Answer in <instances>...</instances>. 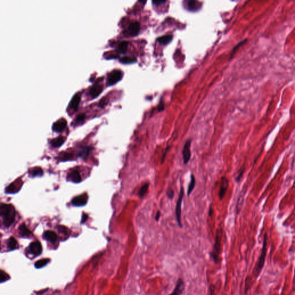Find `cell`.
I'll return each mask as SVG.
<instances>
[{
	"label": "cell",
	"mask_w": 295,
	"mask_h": 295,
	"mask_svg": "<svg viewBox=\"0 0 295 295\" xmlns=\"http://www.w3.org/2000/svg\"><path fill=\"white\" fill-rule=\"evenodd\" d=\"M268 235L266 233H265L264 236V240H263V245H262V249L261 251V254L259 257L258 259V261L256 262V264L255 265L254 269H253L252 274L250 277H247L245 280V293H247L249 291L250 287L253 285V279L257 280V278L259 277L260 275L262 269L264 267V263L266 261V253H267V245H268Z\"/></svg>",
	"instance_id": "1"
},
{
	"label": "cell",
	"mask_w": 295,
	"mask_h": 295,
	"mask_svg": "<svg viewBox=\"0 0 295 295\" xmlns=\"http://www.w3.org/2000/svg\"><path fill=\"white\" fill-rule=\"evenodd\" d=\"M222 234V229L221 228L216 230L215 243L211 253H209L210 258L216 264H219L221 262L220 255L221 253Z\"/></svg>",
	"instance_id": "2"
},
{
	"label": "cell",
	"mask_w": 295,
	"mask_h": 295,
	"mask_svg": "<svg viewBox=\"0 0 295 295\" xmlns=\"http://www.w3.org/2000/svg\"><path fill=\"white\" fill-rule=\"evenodd\" d=\"M184 188L182 186H181L179 198L176 202V209H175L176 221L180 228H182L183 226L182 223V201L184 198Z\"/></svg>",
	"instance_id": "3"
},
{
	"label": "cell",
	"mask_w": 295,
	"mask_h": 295,
	"mask_svg": "<svg viewBox=\"0 0 295 295\" xmlns=\"http://www.w3.org/2000/svg\"><path fill=\"white\" fill-rule=\"evenodd\" d=\"M192 140L188 139L183 146L182 150V156L183 160V164L185 165L188 164V163L190 161L192 157V152H191V145H192Z\"/></svg>",
	"instance_id": "4"
},
{
	"label": "cell",
	"mask_w": 295,
	"mask_h": 295,
	"mask_svg": "<svg viewBox=\"0 0 295 295\" xmlns=\"http://www.w3.org/2000/svg\"><path fill=\"white\" fill-rule=\"evenodd\" d=\"M122 72L120 70L115 69L111 71L108 76L107 85L111 86L115 84L122 79Z\"/></svg>",
	"instance_id": "5"
},
{
	"label": "cell",
	"mask_w": 295,
	"mask_h": 295,
	"mask_svg": "<svg viewBox=\"0 0 295 295\" xmlns=\"http://www.w3.org/2000/svg\"><path fill=\"white\" fill-rule=\"evenodd\" d=\"M229 187V180L226 176L221 178V185L219 190V197L220 201H222L226 194L228 188Z\"/></svg>",
	"instance_id": "6"
},
{
	"label": "cell",
	"mask_w": 295,
	"mask_h": 295,
	"mask_svg": "<svg viewBox=\"0 0 295 295\" xmlns=\"http://www.w3.org/2000/svg\"><path fill=\"white\" fill-rule=\"evenodd\" d=\"M140 30V24L137 21H134L130 24L126 31L125 32L127 35L131 36H136L138 34Z\"/></svg>",
	"instance_id": "7"
},
{
	"label": "cell",
	"mask_w": 295,
	"mask_h": 295,
	"mask_svg": "<svg viewBox=\"0 0 295 295\" xmlns=\"http://www.w3.org/2000/svg\"><path fill=\"white\" fill-rule=\"evenodd\" d=\"M23 184V182L21 180V179H18L17 180L12 183L11 184H9L7 188L5 189V192L6 193H16L17 192H19L20 189L21 188Z\"/></svg>",
	"instance_id": "8"
},
{
	"label": "cell",
	"mask_w": 295,
	"mask_h": 295,
	"mask_svg": "<svg viewBox=\"0 0 295 295\" xmlns=\"http://www.w3.org/2000/svg\"><path fill=\"white\" fill-rule=\"evenodd\" d=\"M185 289V283L183 280L181 278H179L176 281L175 287L173 290V292L169 295H181L184 291Z\"/></svg>",
	"instance_id": "9"
},
{
	"label": "cell",
	"mask_w": 295,
	"mask_h": 295,
	"mask_svg": "<svg viewBox=\"0 0 295 295\" xmlns=\"http://www.w3.org/2000/svg\"><path fill=\"white\" fill-rule=\"evenodd\" d=\"M15 212V209L12 205L2 204L0 205V216L3 217Z\"/></svg>",
	"instance_id": "10"
},
{
	"label": "cell",
	"mask_w": 295,
	"mask_h": 295,
	"mask_svg": "<svg viewBox=\"0 0 295 295\" xmlns=\"http://www.w3.org/2000/svg\"><path fill=\"white\" fill-rule=\"evenodd\" d=\"M87 201H88V196L86 194H84L74 197L72 199V202L74 206L80 207V206L85 205L86 203H87Z\"/></svg>",
	"instance_id": "11"
},
{
	"label": "cell",
	"mask_w": 295,
	"mask_h": 295,
	"mask_svg": "<svg viewBox=\"0 0 295 295\" xmlns=\"http://www.w3.org/2000/svg\"><path fill=\"white\" fill-rule=\"evenodd\" d=\"M29 250L32 254L35 255H39L42 251V247L39 241H34L30 244L29 247Z\"/></svg>",
	"instance_id": "12"
},
{
	"label": "cell",
	"mask_w": 295,
	"mask_h": 295,
	"mask_svg": "<svg viewBox=\"0 0 295 295\" xmlns=\"http://www.w3.org/2000/svg\"><path fill=\"white\" fill-rule=\"evenodd\" d=\"M67 125V122L65 119H59L55 122L53 126V130L55 132H61L65 129Z\"/></svg>",
	"instance_id": "13"
},
{
	"label": "cell",
	"mask_w": 295,
	"mask_h": 295,
	"mask_svg": "<svg viewBox=\"0 0 295 295\" xmlns=\"http://www.w3.org/2000/svg\"><path fill=\"white\" fill-rule=\"evenodd\" d=\"M103 90L102 85L97 84L93 85L89 90V94L93 98H97L102 93Z\"/></svg>",
	"instance_id": "14"
},
{
	"label": "cell",
	"mask_w": 295,
	"mask_h": 295,
	"mask_svg": "<svg viewBox=\"0 0 295 295\" xmlns=\"http://www.w3.org/2000/svg\"><path fill=\"white\" fill-rule=\"evenodd\" d=\"M201 6V4L197 1H187L186 8L190 11L195 12L199 10Z\"/></svg>",
	"instance_id": "15"
},
{
	"label": "cell",
	"mask_w": 295,
	"mask_h": 295,
	"mask_svg": "<svg viewBox=\"0 0 295 295\" xmlns=\"http://www.w3.org/2000/svg\"><path fill=\"white\" fill-rule=\"evenodd\" d=\"M81 100V96L80 93H77L74 95L71 100L70 103V107L73 109L74 110L76 111L78 109L79 106L80 104Z\"/></svg>",
	"instance_id": "16"
},
{
	"label": "cell",
	"mask_w": 295,
	"mask_h": 295,
	"mask_svg": "<svg viewBox=\"0 0 295 295\" xmlns=\"http://www.w3.org/2000/svg\"><path fill=\"white\" fill-rule=\"evenodd\" d=\"M68 178L74 183H79L81 180L80 173L77 170H73L69 173Z\"/></svg>",
	"instance_id": "17"
},
{
	"label": "cell",
	"mask_w": 295,
	"mask_h": 295,
	"mask_svg": "<svg viewBox=\"0 0 295 295\" xmlns=\"http://www.w3.org/2000/svg\"><path fill=\"white\" fill-rule=\"evenodd\" d=\"M44 237L47 240L54 243L57 240V235L54 232V231H47L44 234Z\"/></svg>",
	"instance_id": "18"
},
{
	"label": "cell",
	"mask_w": 295,
	"mask_h": 295,
	"mask_svg": "<svg viewBox=\"0 0 295 295\" xmlns=\"http://www.w3.org/2000/svg\"><path fill=\"white\" fill-rule=\"evenodd\" d=\"M19 232L20 235L23 237H29L32 235V232L29 229H28V228L24 224H22L20 226Z\"/></svg>",
	"instance_id": "19"
},
{
	"label": "cell",
	"mask_w": 295,
	"mask_h": 295,
	"mask_svg": "<svg viewBox=\"0 0 295 295\" xmlns=\"http://www.w3.org/2000/svg\"><path fill=\"white\" fill-rule=\"evenodd\" d=\"M15 219V212L3 217V224L6 227L11 226Z\"/></svg>",
	"instance_id": "20"
},
{
	"label": "cell",
	"mask_w": 295,
	"mask_h": 295,
	"mask_svg": "<svg viewBox=\"0 0 295 295\" xmlns=\"http://www.w3.org/2000/svg\"><path fill=\"white\" fill-rule=\"evenodd\" d=\"M196 184V179L194 174H191L190 175V182L188 186V190H187V195L188 197L190 196L192 192L194 189Z\"/></svg>",
	"instance_id": "21"
},
{
	"label": "cell",
	"mask_w": 295,
	"mask_h": 295,
	"mask_svg": "<svg viewBox=\"0 0 295 295\" xmlns=\"http://www.w3.org/2000/svg\"><path fill=\"white\" fill-rule=\"evenodd\" d=\"M245 191H241L240 195H239V197L238 198V202H237V203H236V215H238L240 211V208H241V206L243 203V201H244V196H245Z\"/></svg>",
	"instance_id": "22"
},
{
	"label": "cell",
	"mask_w": 295,
	"mask_h": 295,
	"mask_svg": "<svg viewBox=\"0 0 295 295\" xmlns=\"http://www.w3.org/2000/svg\"><path fill=\"white\" fill-rule=\"evenodd\" d=\"M28 173L31 177H35V176H42L43 171L42 169L40 167H34V168L30 169Z\"/></svg>",
	"instance_id": "23"
},
{
	"label": "cell",
	"mask_w": 295,
	"mask_h": 295,
	"mask_svg": "<svg viewBox=\"0 0 295 295\" xmlns=\"http://www.w3.org/2000/svg\"><path fill=\"white\" fill-rule=\"evenodd\" d=\"M173 35H166L164 36H162L161 37H159L157 39V41L161 45H167L169 43L171 42V41L173 39Z\"/></svg>",
	"instance_id": "24"
},
{
	"label": "cell",
	"mask_w": 295,
	"mask_h": 295,
	"mask_svg": "<svg viewBox=\"0 0 295 295\" xmlns=\"http://www.w3.org/2000/svg\"><path fill=\"white\" fill-rule=\"evenodd\" d=\"M65 141V138L64 137H59L52 140L50 142V144L53 147L58 148V147L61 146L64 143Z\"/></svg>",
	"instance_id": "25"
},
{
	"label": "cell",
	"mask_w": 295,
	"mask_h": 295,
	"mask_svg": "<svg viewBox=\"0 0 295 295\" xmlns=\"http://www.w3.org/2000/svg\"><path fill=\"white\" fill-rule=\"evenodd\" d=\"M8 247L11 250H15L18 247V243L15 238L11 237L9 239L8 243Z\"/></svg>",
	"instance_id": "26"
},
{
	"label": "cell",
	"mask_w": 295,
	"mask_h": 295,
	"mask_svg": "<svg viewBox=\"0 0 295 295\" xmlns=\"http://www.w3.org/2000/svg\"><path fill=\"white\" fill-rule=\"evenodd\" d=\"M128 45H129L128 42L125 41V40L119 43V45H118V49H119V51L122 54L126 53Z\"/></svg>",
	"instance_id": "27"
},
{
	"label": "cell",
	"mask_w": 295,
	"mask_h": 295,
	"mask_svg": "<svg viewBox=\"0 0 295 295\" xmlns=\"http://www.w3.org/2000/svg\"><path fill=\"white\" fill-rule=\"evenodd\" d=\"M120 61L123 64H132V63L136 62L137 61V59L136 58L133 57H123L120 59Z\"/></svg>",
	"instance_id": "28"
},
{
	"label": "cell",
	"mask_w": 295,
	"mask_h": 295,
	"mask_svg": "<svg viewBox=\"0 0 295 295\" xmlns=\"http://www.w3.org/2000/svg\"><path fill=\"white\" fill-rule=\"evenodd\" d=\"M49 261H50V259H40L39 261H37L35 263V266L36 268H42V267L45 266V265L47 264Z\"/></svg>",
	"instance_id": "29"
},
{
	"label": "cell",
	"mask_w": 295,
	"mask_h": 295,
	"mask_svg": "<svg viewBox=\"0 0 295 295\" xmlns=\"http://www.w3.org/2000/svg\"><path fill=\"white\" fill-rule=\"evenodd\" d=\"M72 156V155L70 153L63 152L59 154L58 159L61 161H66V160H68L70 159H71Z\"/></svg>",
	"instance_id": "30"
},
{
	"label": "cell",
	"mask_w": 295,
	"mask_h": 295,
	"mask_svg": "<svg viewBox=\"0 0 295 295\" xmlns=\"http://www.w3.org/2000/svg\"><path fill=\"white\" fill-rule=\"evenodd\" d=\"M89 150H90L89 148L85 147L84 148L80 150V152L79 153V156L80 157H83V158L87 157L88 155V153L89 152Z\"/></svg>",
	"instance_id": "31"
},
{
	"label": "cell",
	"mask_w": 295,
	"mask_h": 295,
	"mask_svg": "<svg viewBox=\"0 0 295 295\" xmlns=\"http://www.w3.org/2000/svg\"><path fill=\"white\" fill-rule=\"evenodd\" d=\"M245 171V167L243 166V167L241 168V169L240 170V172L239 173L238 176H236V178H235V181H236V183H239V182L240 181L241 178H243V176L244 175Z\"/></svg>",
	"instance_id": "32"
},
{
	"label": "cell",
	"mask_w": 295,
	"mask_h": 295,
	"mask_svg": "<svg viewBox=\"0 0 295 295\" xmlns=\"http://www.w3.org/2000/svg\"><path fill=\"white\" fill-rule=\"evenodd\" d=\"M148 187H149V184L148 183H146V184H144L142 188H141L140 190V193H139V196H140L141 197H142L143 196L145 195L148 189Z\"/></svg>",
	"instance_id": "33"
},
{
	"label": "cell",
	"mask_w": 295,
	"mask_h": 295,
	"mask_svg": "<svg viewBox=\"0 0 295 295\" xmlns=\"http://www.w3.org/2000/svg\"><path fill=\"white\" fill-rule=\"evenodd\" d=\"M9 278V276L7 274L2 271H0V283H2L7 280H8Z\"/></svg>",
	"instance_id": "34"
},
{
	"label": "cell",
	"mask_w": 295,
	"mask_h": 295,
	"mask_svg": "<svg viewBox=\"0 0 295 295\" xmlns=\"http://www.w3.org/2000/svg\"><path fill=\"white\" fill-rule=\"evenodd\" d=\"M167 196L168 197L169 199H172L174 198V196H175V193L173 189L169 188V190L167 192Z\"/></svg>",
	"instance_id": "35"
},
{
	"label": "cell",
	"mask_w": 295,
	"mask_h": 295,
	"mask_svg": "<svg viewBox=\"0 0 295 295\" xmlns=\"http://www.w3.org/2000/svg\"><path fill=\"white\" fill-rule=\"evenodd\" d=\"M170 148V146H168L166 149L165 150V152L163 153V156H162V157H161V163H163L164 161L165 158L166 157V155H167V153L169 152V150Z\"/></svg>",
	"instance_id": "36"
},
{
	"label": "cell",
	"mask_w": 295,
	"mask_h": 295,
	"mask_svg": "<svg viewBox=\"0 0 295 295\" xmlns=\"http://www.w3.org/2000/svg\"><path fill=\"white\" fill-rule=\"evenodd\" d=\"M85 118V114H80V115H78L76 118V121L77 122H80L81 121H83Z\"/></svg>",
	"instance_id": "37"
},
{
	"label": "cell",
	"mask_w": 295,
	"mask_h": 295,
	"mask_svg": "<svg viewBox=\"0 0 295 295\" xmlns=\"http://www.w3.org/2000/svg\"><path fill=\"white\" fill-rule=\"evenodd\" d=\"M214 214V210H213V204H211L210 207H209V212H208V216L209 217H211L213 216V215Z\"/></svg>",
	"instance_id": "38"
},
{
	"label": "cell",
	"mask_w": 295,
	"mask_h": 295,
	"mask_svg": "<svg viewBox=\"0 0 295 295\" xmlns=\"http://www.w3.org/2000/svg\"><path fill=\"white\" fill-rule=\"evenodd\" d=\"M88 215L87 214H83V216H82V219H81V223H84V222H85L87 221V220L88 219Z\"/></svg>",
	"instance_id": "39"
},
{
	"label": "cell",
	"mask_w": 295,
	"mask_h": 295,
	"mask_svg": "<svg viewBox=\"0 0 295 295\" xmlns=\"http://www.w3.org/2000/svg\"><path fill=\"white\" fill-rule=\"evenodd\" d=\"M58 230H59V231H61V232H64V234H66V232H67V231H66V228H64V226H58Z\"/></svg>",
	"instance_id": "40"
},
{
	"label": "cell",
	"mask_w": 295,
	"mask_h": 295,
	"mask_svg": "<svg viewBox=\"0 0 295 295\" xmlns=\"http://www.w3.org/2000/svg\"><path fill=\"white\" fill-rule=\"evenodd\" d=\"M153 4L156 5H159V4H163L165 2V1H152Z\"/></svg>",
	"instance_id": "41"
},
{
	"label": "cell",
	"mask_w": 295,
	"mask_h": 295,
	"mask_svg": "<svg viewBox=\"0 0 295 295\" xmlns=\"http://www.w3.org/2000/svg\"><path fill=\"white\" fill-rule=\"evenodd\" d=\"M164 108V104H160L159 106V107H158V110L159 111H161L162 110H163Z\"/></svg>",
	"instance_id": "42"
},
{
	"label": "cell",
	"mask_w": 295,
	"mask_h": 295,
	"mask_svg": "<svg viewBox=\"0 0 295 295\" xmlns=\"http://www.w3.org/2000/svg\"><path fill=\"white\" fill-rule=\"evenodd\" d=\"M160 211H158L157 214H156V217H155V219H156V221L159 220V219L160 218Z\"/></svg>",
	"instance_id": "43"
}]
</instances>
